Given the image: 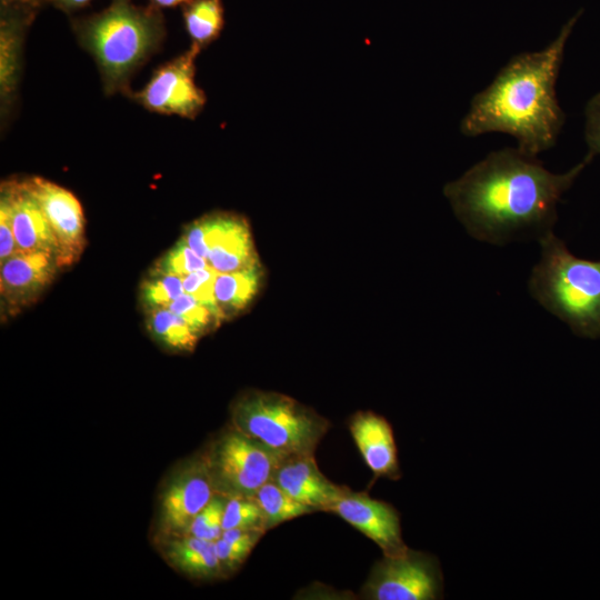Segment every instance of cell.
Here are the masks:
<instances>
[{"mask_svg":"<svg viewBox=\"0 0 600 600\" xmlns=\"http://www.w3.org/2000/svg\"><path fill=\"white\" fill-rule=\"evenodd\" d=\"M592 159L588 152L569 171L553 173L536 156L503 148L447 183L443 193L478 240L501 244L531 232L540 238L556 222L562 194Z\"/></svg>","mask_w":600,"mask_h":600,"instance_id":"obj_1","label":"cell"},{"mask_svg":"<svg viewBox=\"0 0 600 600\" xmlns=\"http://www.w3.org/2000/svg\"><path fill=\"white\" fill-rule=\"evenodd\" d=\"M581 10L567 21L546 48L512 57L493 81L471 100L460 131L466 137L502 132L530 156L552 148L566 122L556 84L566 43Z\"/></svg>","mask_w":600,"mask_h":600,"instance_id":"obj_2","label":"cell"},{"mask_svg":"<svg viewBox=\"0 0 600 600\" xmlns=\"http://www.w3.org/2000/svg\"><path fill=\"white\" fill-rule=\"evenodd\" d=\"M71 26L79 44L93 57L109 96L130 92V78L166 37L161 10L133 0H110L100 12L72 19Z\"/></svg>","mask_w":600,"mask_h":600,"instance_id":"obj_3","label":"cell"},{"mask_svg":"<svg viewBox=\"0 0 600 600\" xmlns=\"http://www.w3.org/2000/svg\"><path fill=\"white\" fill-rule=\"evenodd\" d=\"M529 280L532 297L576 336L600 338V260L576 257L550 230Z\"/></svg>","mask_w":600,"mask_h":600,"instance_id":"obj_4","label":"cell"},{"mask_svg":"<svg viewBox=\"0 0 600 600\" xmlns=\"http://www.w3.org/2000/svg\"><path fill=\"white\" fill-rule=\"evenodd\" d=\"M232 426L287 458L314 454L330 428L329 421L294 399L252 390L231 407Z\"/></svg>","mask_w":600,"mask_h":600,"instance_id":"obj_5","label":"cell"},{"mask_svg":"<svg viewBox=\"0 0 600 600\" xmlns=\"http://www.w3.org/2000/svg\"><path fill=\"white\" fill-rule=\"evenodd\" d=\"M218 493L252 497L272 480L284 457L232 426L204 454Z\"/></svg>","mask_w":600,"mask_h":600,"instance_id":"obj_6","label":"cell"},{"mask_svg":"<svg viewBox=\"0 0 600 600\" xmlns=\"http://www.w3.org/2000/svg\"><path fill=\"white\" fill-rule=\"evenodd\" d=\"M443 577L438 559L408 548L377 561L363 584L370 600H436L442 598Z\"/></svg>","mask_w":600,"mask_h":600,"instance_id":"obj_7","label":"cell"},{"mask_svg":"<svg viewBox=\"0 0 600 600\" xmlns=\"http://www.w3.org/2000/svg\"><path fill=\"white\" fill-rule=\"evenodd\" d=\"M198 54L189 48L161 64L141 90L129 92L130 97L151 112L194 119L207 102L203 90L196 83Z\"/></svg>","mask_w":600,"mask_h":600,"instance_id":"obj_8","label":"cell"},{"mask_svg":"<svg viewBox=\"0 0 600 600\" xmlns=\"http://www.w3.org/2000/svg\"><path fill=\"white\" fill-rule=\"evenodd\" d=\"M21 180L47 218L56 242L58 267L73 264L86 246V220L78 198L68 189L41 177Z\"/></svg>","mask_w":600,"mask_h":600,"instance_id":"obj_9","label":"cell"},{"mask_svg":"<svg viewBox=\"0 0 600 600\" xmlns=\"http://www.w3.org/2000/svg\"><path fill=\"white\" fill-rule=\"evenodd\" d=\"M46 0H0V110L7 121L16 103L26 34Z\"/></svg>","mask_w":600,"mask_h":600,"instance_id":"obj_10","label":"cell"},{"mask_svg":"<svg viewBox=\"0 0 600 600\" xmlns=\"http://www.w3.org/2000/svg\"><path fill=\"white\" fill-rule=\"evenodd\" d=\"M216 493L206 456L189 462L177 473L162 496L160 528L163 534H186L193 519Z\"/></svg>","mask_w":600,"mask_h":600,"instance_id":"obj_11","label":"cell"},{"mask_svg":"<svg viewBox=\"0 0 600 600\" xmlns=\"http://www.w3.org/2000/svg\"><path fill=\"white\" fill-rule=\"evenodd\" d=\"M328 512L338 514L372 540L383 556H397L408 549L401 534L400 513L390 503L349 489Z\"/></svg>","mask_w":600,"mask_h":600,"instance_id":"obj_12","label":"cell"},{"mask_svg":"<svg viewBox=\"0 0 600 600\" xmlns=\"http://www.w3.org/2000/svg\"><path fill=\"white\" fill-rule=\"evenodd\" d=\"M202 219L207 262L216 272L227 273L259 266L250 227L243 217L213 212Z\"/></svg>","mask_w":600,"mask_h":600,"instance_id":"obj_13","label":"cell"},{"mask_svg":"<svg viewBox=\"0 0 600 600\" xmlns=\"http://www.w3.org/2000/svg\"><path fill=\"white\" fill-rule=\"evenodd\" d=\"M1 310L14 314L31 304L59 269L47 252H20L0 262Z\"/></svg>","mask_w":600,"mask_h":600,"instance_id":"obj_14","label":"cell"},{"mask_svg":"<svg viewBox=\"0 0 600 600\" xmlns=\"http://www.w3.org/2000/svg\"><path fill=\"white\" fill-rule=\"evenodd\" d=\"M272 480L293 499L314 511H328L349 490L333 483L320 471L314 454L284 458Z\"/></svg>","mask_w":600,"mask_h":600,"instance_id":"obj_15","label":"cell"},{"mask_svg":"<svg viewBox=\"0 0 600 600\" xmlns=\"http://www.w3.org/2000/svg\"><path fill=\"white\" fill-rule=\"evenodd\" d=\"M349 429L374 478H401L394 433L384 417L372 411H358L350 418Z\"/></svg>","mask_w":600,"mask_h":600,"instance_id":"obj_16","label":"cell"},{"mask_svg":"<svg viewBox=\"0 0 600 600\" xmlns=\"http://www.w3.org/2000/svg\"><path fill=\"white\" fill-rule=\"evenodd\" d=\"M0 192L8 199L13 233L20 252L41 251L56 258V242L47 218L22 180L3 181Z\"/></svg>","mask_w":600,"mask_h":600,"instance_id":"obj_17","label":"cell"},{"mask_svg":"<svg viewBox=\"0 0 600 600\" xmlns=\"http://www.w3.org/2000/svg\"><path fill=\"white\" fill-rule=\"evenodd\" d=\"M163 551L171 566L190 578L210 580L226 576L213 541L191 534L172 536Z\"/></svg>","mask_w":600,"mask_h":600,"instance_id":"obj_18","label":"cell"},{"mask_svg":"<svg viewBox=\"0 0 600 600\" xmlns=\"http://www.w3.org/2000/svg\"><path fill=\"white\" fill-rule=\"evenodd\" d=\"M261 278L260 264L217 274L214 300L221 320L232 318L248 307L259 291Z\"/></svg>","mask_w":600,"mask_h":600,"instance_id":"obj_19","label":"cell"},{"mask_svg":"<svg viewBox=\"0 0 600 600\" xmlns=\"http://www.w3.org/2000/svg\"><path fill=\"white\" fill-rule=\"evenodd\" d=\"M182 18L190 49L200 53L217 40L224 26L222 0H190L182 6Z\"/></svg>","mask_w":600,"mask_h":600,"instance_id":"obj_20","label":"cell"},{"mask_svg":"<svg viewBox=\"0 0 600 600\" xmlns=\"http://www.w3.org/2000/svg\"><path fill=\"white\" fill-rule=\"evenodd\" d=\"M252 497L262 510L267 530L284 521L314 512L312 508L293 499L273 480L261 486Z\"/></svg>","mask_w":600,"mask_h":600,"instance_id":"obj_21","label":"cell"},{"mask_svg":"<svg viewBox=\"0 0 600 600\" xmlns=\"http://www.w3.org/2000/svg\"><path fill=\"white\" fill-rule=\"evenodd\" d=\"M147 326L156 340L173 350L191 351L199 339L181 317L166 307L149 309Z\"/></svg>","mask_w":600,"mask_h":600,"instance_id":"obj_22","label":"cell"},{"mask_svg":"<svg viewBox=\"0 0 600 600\" xmlns=\"http://www.w3.org/2000/svg\"><path fill=\"white\" fill-rule=\"evenodd\" d=\"M264 533L266 530L261 528H234L222 531L214 544L226 574L228 571L237 570L244 562Z\"/></svg>","mask_w":600,"mask_h":600,"instance_id":"obj_23","label":"cell"},{"mask_svg":"<svg viewBox=\"0 0 600 600\" xmlns=\"http://www.w3.org/2000/svg\"><path fill=\"white\" fill-rule=\"evenodd\" d=\"M208 266L204 258L198 256L182 239H180L157 261L150 274H172L183 277L193 271L207 268Z\"/></svg>","mask_w":600,"mask_h":600,"instance_id":"obj_24","label":"cell"},{"mask_svg":"<svg viewBox=\"0 0 600 600\" xmlns=\"http://www.w3.org/2000/svg\"><path fill=\"white\" fill-rule=\"evenodd\" d=\"M234 528H261L267 531L262 510L253 497H227L222 517V530Z\"/></svg>","mask_w":600,"mask_h":600,"instance_id":"obj_25","label":"cell"},{"mask_svg":"<svg viewBox=\"0 0 600 600\" xmlns=\"http://www.w3.org/2000/svg\"><path fill=\"white\" fill-rule=\"evenodd\" d=\"M182 293V277L179 276L153 274L141 286V299L148 309L167 308Z\"/></svg>","mask_w":600,"mask_h":600,"instance_id":"obj_26","label":"cell"},{"mask_svg":"<svg viewBox=\"0 0 600 600\" xmlns=\"http://www.w3.org/2000/svg\"><path fill=\"white\" fill-rule=\"evenodd\" d=\"M167 308L181 317L199 337L217 327L219 318L206 306L188 293H182Z\"/></svg>","mask_w":600,"mask_h":600,"instance_id":"obj_27","label":"cell"},{"mask_svg":"<svg viewBox=\"0 0 600 600\" xmlns=\"http://www.w3.org/2000/svg\"><path fill=\"white\" fill-rule=\"evenodd\" d=\"M227 496L216 493L210 502L197 514L186 534L208 541H217L222 534V517Z\"/></svg>","mask_w":600,"mask_h":600,"instance_id":"obj_28","label":"cell"},{"mask_svg":"<svg viewBox=\"0 0 600 600\" xmlns=\"http://www.w3.org/2000/svg\"><path fill=\"white\" fill-rule=\"evenodd\" d=\"M218 272L207 267L182 277L184 292L209 308L221 321L214 300V280Z\"/></svg>","mask_w":600,"mask_h":600,"instance_id":"obj_29","label":"cell"},{"mask_svg":"<svg viewBox=\"0 0 600 600\" xmlns=\"http://www.w3.org/2000/svg\"><path fill=\"white\" fill-rule=\"evenodd\" d=\"M20 253L11 221L10 206L7 197L0 192V262Z\"/></svg>","mask_w":600,"mask_h":600,"instance_id":"obj_30","label":"cell"},{"mask_svg":"<svg viewBox=\"0 0 600 600\" xmlns=\"http://www.w3.org/2000/svg\"><path fill=\"white\" fill-rule=\"evenodd\" d=\"M584 116V139L588 152L594 157L600 154V92L587 102Z\"/></svg>","mask_w":600,"mask_h":600,"instance_id":"obj_31","label":"cell"},{"mask_svg":"<svg viewBox=\"0 0 600 600\" xmlns=\"http://www.w3.org/2000/svg\"><path fill=\"white\" fill-rule=\"evenodd\" d=\"M47 4L61 10L64 13H72L87 7L91 0H46Z\"/></svg>","mask_w":600,"mask_h":600,"instance_id":"obj_32","label":"cell"},{"mask_svg":"<svg viewBox=\"0 0 600 600\" xmlns=\"http://www.w3.org/2000/svg\"><path fill=\"white\" fill-rule=\"evenodd\" d=\"M190 0H148L149 4L161 10L163 8H173L177 6H183Z\"/></svg>","mask_w":600,"mask_h":600,"instance_id":"obj_33","label":"cell"}]
</instances>
